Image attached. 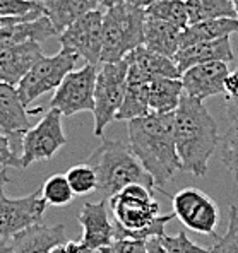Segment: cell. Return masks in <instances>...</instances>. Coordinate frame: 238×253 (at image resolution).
<instances>
[{"label": "cell", "instance_id": "1", "mask_svg": "<svg viewBox=\"0 0 238 253\" xmlns=\"http://www.w3.org/2000/svg\"><path fill=\"white\" fill-rule=\"evenodd\" d=\"M129 146L154 180V188L166 193L182 163L175 142V111H149L129 120Z\"/></svg>", "mask_w": 238, "mask_h": 253}, {"label": "cell", "instance_id": "2", "mask_svg": "<svg viewBox=\"0 0 238 253\" xmlns=\"http://www.w3.org/2000/svg\"><path fill=\"white\" fill-rule=\"evenodd\" d=\"M175 142L182 171L204 176L219 142L218 125L204 103L185 92L175 110Z\"/></svg>", "mask_w": 238, "mask_h": 253}, {"label": "cell", "instance_id": "3", "mask_svg": "<svg viewBox=\"0 0 238 253\" xmlns=\"http://www.w3.org/2000/svg\"><path fill=\"white\" fill-rule=\"evenodd\" d=\"M113 214L115 238L149 240L163 236L165 226L175 214L159 215V204L152 197V188L143 183L127 185L124 190L108 199Z\"/></svg>", "mask_w": 238, "mask_h": 253}, {"label": "cell", "instance_id": "4", "mask_svg": "<svg viewBox=\"0 0 238 253\" xmlns=\"http://www.w3.org/2000/svg\"><path fill=\"white\" fill-rule=\"evenodd\" d=\"M88 163L96 171L98 176L96 190L101 193V199L108 200L115 193L132 183H143L154 190L152 176L144 169L129 144L120 140H111L103 135L101 144L95 149Z\"/></svg>", "mask_w": 238, "mask_h": 253}, {"label": "cell", "instance_id": "5", "mask_svg": "<svg viewBox=\"0 0 238 253\" xmlns=\"http://www.w3.org/2000/svg\"><path fill=\"white\" fill-rule=\"evenodd\" d=\"M146 12L127 0L106 7L103 14L101 63L117 62L144 42Z\"/></svg>", "mask_w": 238, "mask_h": 253}, {"label": "cell", "instance_id": "6", "mask_svg": "<svg viewBox=\"0 0 238 253\" xmlns=\"http://www.w3.org/2000/svg\"><path fill=\"white\" fill-rule=\"evenodd\" d=\"M127 60L99 63L95 85V137L101 139L103 132L115 120L124 101L125 85H127Z\"/></svg>", "mask_w": 238, "mask_h": 253}, {"label": "cell", "instance_id": "7", "mask_svg": "<svg viewBox=\"0 0 238 253\" xmlns=\"http://www.w3.org/2000/svg\"><path fill=\"white\" fill-rule=\"evenodd\" d=\"M79 60H83L79 55L64 46L60 48L58 53L51 55V57L43 55L16 85L22 105L28 108L45 92L57 89L67 74L76 69Z\"/></svg>", "mask_w": 238, "mask_h": 253}, {"label": "cell", "instance_id": "8", "mask_svg": "<svg viewBox=\"0 0 238 253\" xmlns=\"http://www.w3.org/2000/svg\"><path fill=\"white\" fill-rule=\"evenodd\" d=\"M64 115L58 110H50L35 126L22 135L21 168L26 169L38 161L51 159L67 144V137L62 126Z\"/></svg>", "mask_w": 238, "mask_h": 253}, {"label": "cell", "instance_id": "9", "mask_svg": "<svg viewBox=\"0 0 238 253\" xmlns=\"http://www.w3.org/2000/svg\"><path fill=\"white\" fill-rule=\"evenodd\" d=\"M98 67L86 63L81 69H74L64 77L50 101V108L58 110L64 117L95 110V85Z\"/></svg>", "mask_w": 238, "mask_h": 253}, {"label": "cell", "instance_id": "10", "mask_svg": "<svg viewBox=\"0 0 238 253\" xmlns=\"http://www.w3.org/2000/svg\"><path fill=\"white\" fill-rule=\"evenodd\" d=\"M175 217L190 231L207 236H218L216 228L219 222L218 204L200 188H182L172 197Z\"/></svg>", "mask_w": 238, "mask_h": 253}, {"label": "cell", "instance_id": "11", "mask_svg": "<svg viewBox=\"0 0 238 253\" xmlns=\"http://www.w3.org/2000/svg\"><path fill=\"white\" fill-rule=\"evenodd\" d=\"M103 14L105 9L101 7L88 10L58 35V42L62 46L72 50L84 62L93 65L101 63Z\"/></svg>", "mask_w": 238, "mask_h": 253}, {"label": "cell", "instance_id": "12", "mask_svg": "<svg viewBox=\"0 0 238 253\" xmlns=\"http://www.w3.org/2000/svg\"><path fill=\"white\" fill-rule=\"evenodd\" d=\"M42 188L21 199L5 195V183H0V238L10 240L26 228L42 222L47 211Z\"/></svg>", "mask_w": 238, "mask_h": 253}, {"label": "cell", "instance_id": "13", "mask_svg": "<svg viewBox=\"0 0 238 253\" xmlns=\"http://www.w3.org/2000/svg\"><path fill=\"white\" fill-rule=\"evenodd\" d=\"M31 128L28 108L22 105L17 87L0 83V133L9 139L12 151L19 156L22 151V135Z\"/></svg>", "mask_w": 238, "mask_h": 253}, {"label": "cell", "instance_id": "14", "mask_svg": "<svg viewBox=\"0 0 238 253\" xmlns=\"http://www.w3.org/2000/svg\"><path fill=\"white\" fill-rule=\"evenodd\" d=\"M228 76L230 69L226 62H206L184 70L180 79L185 94L204 101L211 96L225 92V83Z\"/></svg>", "mask_w": 238, "mask_h": 253}, {"label": "cell", "instance_id": "15", "mask_svg": "<svg viewBox=\"0 0 238 253\" xmlns=\"http://www.w3.org/2000/svg\"><path fill=\"white\" fill-rule=\"evenodd\" d=\"M77 219H79V224L83 226L81 241L93 252L108 247L115 240V226L108 215L106 199H101L99 202H86Z\"/></svg>", "mask_w": 238, "mask_h": 253}, {"label": "cell", "instance_id": "16", "mask_svg": "<svg viewBox=\"0 0 238 253\" xmlns=\"http://www.w3.org/2000/svg\"><path fill=\"white\" fill-rule=\"evenodd\" d=\"M42 57L40 42H24L0 50V83L17 85Z\"/></svg>", "mask_w": 238, "mask_h": 253}, {"label": "cell", "instance_id": "17", "mask_svg": "<svg viewBox=\"0 0 238 253\" xmlns=\"http://www.w3.org/2000/svg\"><path fill=\"white\" fill-rule=\"evenodd\" d=\"M173 60L177 63L178 70L184 72V70L190 69L192 65H197V63H206V62L230 63L235 60V53H233L230 36H223V38L211 40V42H199L180 48L175 53Z\"/></svg>", "mask_w": 238, "mask_h": 253}, {"label": "cell", "instance_id": "18", "mask_svg": "<svg viewBox=\"0 0 238 253\" xmlns=\"http://www.w3.org/2000/svg\"><path fill=\"white\" fill-rule=\"evenodd\" d=\"M64 243H67L64 224L45 226L38 222L12 238V253H50Z\"/></svg>", "mask_w": 238, "mask_h": 253}, {"label": "cell", "instance_id": "19", "mask_svg": "<svg viewBox=\"0 0 238 253\" xmlns=\"http://www.w3.org/2000/svg\"><path fill=\"white\" fill-rule=\"evenodd\" d=\"M127 70V85L122 106L118 110L115 120H132L149 113V83L151 81L141 72V69L134 63H129Z\"/></svg>", "mask_w": 238, "mask_h": 253}, {"label": "cell", "instance_id": "20", "mask_svg": "<svg viewBox=\"0 0 238 253\" xmlns=\"http://www.w3.org/2000/svg\"><path fill=\"white\" fill-rule=\"evenodd\" d=\"M182 31L178 26L166 22L156 17L146 16L144 22V42L143 44L149 50L161 53L165 57L173 58L175 53L180 50V36Z\"/></svg>", "mask_w": 238, "mask_h": 253}, {"label": "cell", "instance_id": "21", "mask_svg": "<svg viewBox=\"0 0 238 253\" xmlns=\"http://www.w3.org/2000/svg\"><path fill=\"white\" fill-rule=\"evenodd\" d=\"M51 36H57V31H55L53 24L47 16H42L33 21L17 22V24L0 29V50L24 42L43 43Z\"/></svg>", "mask_w": 238, "mask_h": 253}, {"label": "cell", "instance_id": "22", "mask_svg": "<svg viewBox=\"0 0 238 253\" xmlns=\"http://www.w3.org/2000/svg\"><path fill=\"white\" fill-rule=\"evenodd\" d=\"M233 33H238L237 17H216V19L199 21L189 24L182 31L180 48L199 42H211V40H218L223 36H232Z\"/></svg>", "mask_w": 238, "mask_h": 253}, {"label": "cell", "instance_id": "23", "mask_svg": "<svg viewBox=\"0 0 238 253\" xmlns=\"http://www.w3.org/2000/svg\"><path fill=\"white\" fill-rule=\"evenodd\" d=\"M125 60L139 67L141 72L149 81L156 79V77H182V72L178 70L173 58L156 53L144 44H141L136 50L125 55Z\"/></svg>", "mask_w": 238, "mask_h": 253}, {"label": "cell", "instance_id": "24", "mask_svg": "<svg viewBox=\"0 0 238 253\" xmlns=\"http://www.w3.org/2000/svg\"><path fill=\"white\" fill-rule=\"evenodd\" d=\"M42 7L45 16L53 24L57 35H60L88 10L98 9V5L91 0H42Z\"/></svg>", "mask_w": 238, "mask_h": 253}, {"label": "cell", "instance_id": "25", "mask_svg": "<svg viewBox=\"0 0 238 253\" xmlns=\"http://www.w3.org/2000/svg\"><path fill=\"white\" fill-rule=\"evenodd\" d=\"M184 96L180 77H156L149 83V110L158 113L175 111Z\"/></svg>", "mask_w": 238, "mask_h": 253}, {"label": "cell", "instance_id": "26", "mask_svg": "<svg viewBox=\"0 0 238 253\" xmlns=\"http://www.w3.org/2000/svg\"><path fill=\"white\" fill-rule=\"evenodd\" d=\"M185 5H187L189 24L216 19V17H237L232 0H185Z\"/></svg>", "mask_w": 238, "mask_h": 253}, {"label": "cell", "instance_id": "27", "mask_svg": "<svg viewBox=\"0 0 238 253\" xmlns=\"http://www.w3.org/2000/svg\"><path fill=\"white\" fill-rule=\"evenodd\" d=\"M146 16L156 17L166 22L178 26L180 29H185L189 26V14L185 0H156L149 7L144 9Z\"/></svg>", "mask_w": 238, "mask_h": 253}, {"label": "cell", "instance_id": "28", "mask_svg": "<svg viewBox=\"0 0 238 253\" xmlns=\"http://www.w3.org/2000/svg\"><path fill=\"white\" fill-rule=\"evenodd\" d=\"M42 195L47 200L48 206L64 207L70 204L76 197V193L70 188V183L65 174H53L50 176L42 187Z\"/></svg>", "mask_w": 238, "mask_h": 253}, {"label": "cell", "instance_id": "29", "mask_svg": "<svg viewBox=\"0 0 238 253\" xmlns=\"http://www.w3.org/2000/svg\"><path fill=\"white\" fill-rule=\"evenodd\" d=\"M65 176L76 195H88V193L95 192L98 188V176H96V171L89 163L72 166L65 173Z\"/></svg>", "mask_w": 238, "mask_h": 253}, {"label": "cell", "instance_id": "30", "mask_svg": "<svg viewBox=\"0 0 238 253\" xmlns=\"http://www.w3.org/2000/svg\"><path fill=\"white\" fill-rule=\"evenodd\" d=\"M211 253H238V207H228V228L223 236H216Z\"/></svg>", "mask_w": 238, "mask_h": 253}, {"label": "cell", "instance_id": "31", "mask_svg": "<svg viewBox=\"0 0 238 253\" xmlns=\"http://www.w3.org/2000/svg\"><path fill=\"white\" fill-rule=\"evenodd\" d=\"M221 161L238 185V124H232L223 139Z\"/></svg>", "mask_w": 238, "mask_h": 253}, {"label": "cell", "instance_id": "32", "mask_svg": "<svg viewBox=\"0 0 238 253\" xmlns=\"http://www.w3.org/2000/svg\"><path fill=\"white\" fill-rule=\"evenodd\" d=\"M161 241L166 250H168V253H211L209 248L195 245L184 231L173 234V236L165 233L161 236Z\"/></svg>", "mask_w": 238, "mask_h": 253}, {"label": "cell", "instance_id": "33", "mask_svg": "<svg viewBox=\"0 0 238 253\" xmlns=\"http://www.w3.org/2000/svg\"><path fill=\"white\" fill-rule=\"evenodd\" d=\"M225 111L230 124H238V63L225 83Z\"/></svg>", "mask_w": 238, "mask_h": 253}, {"label": "cell", "instance_id": "34", "mask_svg": "<svg viewBox=\"0 0 238 253\" xmlns=\"http://www.w3.org/2000/svg\"><path fill=\"white\" fill-rule=\"evenodd\" d=\"M33 12H43L42 2H35V0H0V16H28V14Z\"/></svg>", "mask_w": 238, "mask_h": 253}, {"label": "cell", "instance_id": "35", "mask_svg": "<svg viewBox=\"0 0 238 253\" xmlns=\"http://www.w3.org/2000/svg\"><path fill=\"white\" fill-rule=\"evenodd\" d=\"M99 253H146V241L134 238H115L108 247L98 250Z\"/></svg>", "mask_w": 238, "mask_h": 253}, {"label": "cell", "instance_id": "36", "mask_svg": "<svg viewBox=\"0 0 238 253\" xmlns=\"http://www.w3.org/2000/svg\"><path fill=\"white\" fill-rule=\"evenodd\" d=\"M0 166L3 168H21V159L12 151L9 139L0 133Z\"/></svg>", "mask_w": 238, "mask_h": 253}, {"label": "cell", "instance_id": "37", "mask_svg": "<svg viewBox=\"0 0 238 253\" xmlns=\"http://www.w3.org/2000/svg\"><path fill=\"white\" fill-rule=\"evenodd\" d=\"M146 253H168L161 241V236H152L146 240Z\"/></svg>", "mask_w": 238, "mask_h": 253}, {"label": "cell", "instance_id": "38", "mask_svg": "<svg viewBox=\"0 0 238 253\" xmlns=\"http://www.w3.org/2000/svg\"><path fill=\"white\" fill-rule=\"evenodd\" d=\"M65 253H93V250L88 248L83 241H67Z\"/></svg>", "mask_w": 238, "mask_h": 253}, {"label": "cell", "instance_id": "39", "mask_svg": "<svg viewBox=\"0 0 238 253\" xmlns=\"http://www.w3.org/2000/svg\"><path fill=\"white\" fill-rule=\"evenodd\" d=\"M0 253H12V238L10 240L0 238Z\"/></svg>", "mask_w": 238, "mask_h": 253}, {"label": "cell", "instance_id": "40", "mask_svg": "<svg viewBox=\"0 0 238 253\" xmlns=\"http://www.w3.org/2000/svg\"><path fill=\"white\" fill-rule=\"evenodd\" d=\"M93 3H96L98 7H101V9H106V7H111L115 5V3H118L120 0H91Z\"/></svg>", "mask_w": 238, "mask_h": 253}, {"label": "cell", "instance_id": "41", "mask_svg": "<svg viewBox=\"0 0 238 253\" xmlns=\"http://www.w3.org/2000/svg\"><path fill=\"white\" fill-rule=\"evenodd\" d=\"M127 2L134 3V5H137V7H143V9H146V7H149L151 3H154L156 0H127Z\"/></svg>", "mask_w": 238, "mask_h": 253}, {"label": "cell", "instance_id": "42", "mask_svg": "<svg viewBox=\"0 0 238 253\" xmlns=\"http://www.w3.org/2000/svg\"><path fill=\"white\" fill-rule=\"evenodd\" d=\"M9 181V178H7V171L5 168H2L0 169V183H7Z\"/></svg>", "mask_w": 238, "mask_h": 253}, {"label": "cell", "instance_id": "43", "mask_svg": "<svg viewBox=\"0 0 238 253\" xmlns=\"http://www.w3.org/2000/svg\"><path fill=\"white\" fill-rule=\"evenodd\" d=\"M233 5H235V10H237V17H238V0H232Z\"/></svg>", "mask_w": 238, "mask_h": 253}, {"label": "cell", "instance_id": "44", "mask_svg": "<svg viewBox=\"0 0 238 253\" xmlns=\"http://www.w3.org/2000/svg\"><path fill=\"white\" fill-rule=\"evenodd\" d=\"M35 2H42V0H35Z\"/></svg>", "mask_w": 238, "mask_h": 253}]
</instances>
